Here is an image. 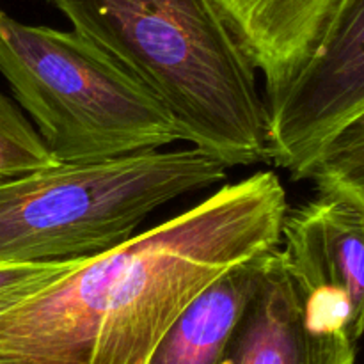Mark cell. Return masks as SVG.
<instances>
[{"instance_id":"6da1fadb","label":"cell","mask_w":364,"mask_h":364,"mask_svg":"<svg viewBox=\"0 0 364 364\" xmlns=\"http://www.w3.org/2000/svg\"><path fill=\"white\" fill-rule=\"evenodd\" d=\"M144 82L183 141L226 167L269 160L256 70L212 0H48Z\"/></svg>"},{"instance_id":"7a4b0ae2","label":"cell","mask_w":364,"mask_h":364,"mask_svg":"<svg viewBox=\"0 0 364 364\" xmlns=\"http://www.w3.org/2000/svg\"><path fill=\"white\" fill-rule=\"evenodd\" d=\"M0 73L57 164H96L183 141L155 92L82 32L0 6Z\"/></svg>"},{"instance_id":"3957f363","label":"cell","mask_w":364,"mask_h":364,"mask_svg":"<svg viewBox=\"0 0 364 364\" xmlns=\"http://www.w3.org/2000/svg\"><path fill=\"white\" fill-rule=\"evenodd\" d=\"M226 178L228 167L194 146L2 178L0 265L100 255L134 237L160 206Z\"/></svg>"},{"instance_id":"277c9868","label":"cell","mask_w":364,"mask_h":364,"mask_svg":"<svg viewBox=\"0 0 364 364\" xmlns=\"http://www.w3.org/2000/svg\"><path fill=\"white\" fill-rule=\"evenodd\" d=\"M265 103L269 160L306 180L326 142L364 112V0H343L311 59Z\"/></svg>"},{"instance_id":"5b68a950","label":"cell","mask_w":364,"mask_h":364,"mask_svg":"<svg viewBox=\"0 0 364 364\" xmlns=\"http://www.w3.org/2000/svg\"><path fill=\"white\" fill-rule=\"evenodd\" d=\"M355 352L358 341L347 334L306 326L277 247L217 364H355Z\"/></svg>"},{"instance_id":"8992f818","label":"cell","mask_w":364,"mask_h":364,"mask_svg":"<svg viewBox=\"0 0 364 364\" xmlns=\"http://www.w3.org/2000/svg\"><path fill=\"white\" fill-rule=\"evenodd\" d=\"M281 255L291 276L340 291L364 334V213L334 194L318 192L281 230Z\"/></svg>"},{"instance_id":"52a82bcc","label":"cell","mask_w":364,"mask_h":364,"mask_svg":"<svg viewBox=\"0 0 364 364\" xmlns=\"http://www.w3.org/2000/svg\"><path fill=\"white\" fill-rule=\"evenodd\" d=\"M267 95L287 85L326 38L343 0H212Z\"/></svg>"},{"instance_id":"ba28073f","label":"cell","mask_w":364,"mask_h":364,"mask_svg":"<svg viewBox=\"0 0 364 364\" xmlns=\"http://www.w3.org/2000/svg\"><path fill=\"white\" fill-rule=\"evenodd\" d=\"M270 252L226 270L203 288L160 338L148 364H217Z\"/></svg>"},{"instance_id":"9c48e42d","label":"cell","mask_w":364,"mask_h":364,"mask_svg":"<svg viewBox=\"0 0 364 364\" xmlns=\"http://www.w3.org/2000/svg\"><path fill=\"white\" fill-rule=\"evenodd\" d=\"M306 180L364 213V112L338 130L316 155Z\"/></svg>"},{"instance_id":"30bf717a","label":"cell","mask_w":364,"mask_h":364,"mask_svg":"<svg viewBox=\"0 0 364 364\" xmlns=\"http://www.w3.org/2000/svg\"><path fill=\"white\" fill-rule=\"evenodd\" d=\"M55 159L23 110L0 92V180L53 166Z\"/></svg>"},{"instance_id":"8fae6325","label":"cell","mask_w":364,"mask_h":364,"mask_svg":"<svg viewBox=\"0 0 364 364\" xmlns=\"http://www.w3.org/2000/svg\"><path fill=\"white\" fill-rule=\"evenodd\" d=\"M80 258L0 265V311L73 269Z\"/></svg>"}]
</instances>
